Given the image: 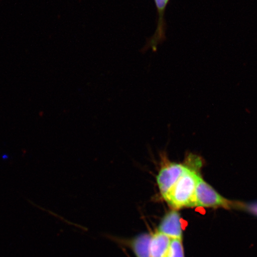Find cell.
<instances>
[{"instance_id": "6da1fadb", "label": "cell", "mask_w": 257, "mask_h": 257, "mask_svg": "<svg viewBox=\"0 0 257 257\" xmlns=\"http://www.w3.org/2000/svg\"><path fill=\"white\" fill-rule=\"evenodd\" d=\"M200 176L197 168L186 166L178 181L163 198L173 210L193 207L196 186Z\"/></svg>"}, {"instance_id": "7a4b0ae2", "label": "cell", "mask_w": 257, "mask_h": 257, "mask_svg": "<svg viewBox=\"0 0 257 257\" xmlns=\"http://www.w3.org/2000/svg\"><path fill=\"white\" fill-rule=\"evenodd\" d=\"M241 206L242 205L223 197L205 182L201 176L199 177L196 186L193 207L231 209Z\"/></svg>"}, {"instance_id": "3957f363", "label": "cell", "mask_w": 257, "mask_h": 257, "mask_svg": "<svg viewBox=\"0 0 257 257\" xmlns=\"http://www.w3.org/2000/svg\"><path fill=\"white\" fill-rule=\"evenodd\" d=\"M186 168V165L174 163H167L162 166L157 176V183L162 197L175 185Z\"/></svg>"}, {"instance_id": "277c9868", "label": "cell", "mask_w": 257, "mask_h": 257, "mask_svg": "<svg viewBox=\"0 0 257 257\" xmlns=\"http://www.w3.org/2000/svg\"><path fill=\"white\" fill-rule=\"evenodd\" d=\"M157 231L171 239H182V223L178 212L173 210L166 214L161 221Z\"/></svg>"}, {"instance_id": "5b68a950", "label": "cell", "mask_w": 257, "mask_h": 257, "mask_svg": "<svg viewBox=\"0 0 257 257\" xmlns=\"http://www.w3.org/2000/svg\"><path fill=\"white\" fill-rule=\"evenodd\" d=\"M171 239L157 231L151 237L150 251L151 257H166Z\"/></svg>"}, {"instance_id": "8992f818", "label": "cell", "mask_w": 257, "mask_h": 257, "mask_svg": "<svg viewBox=\"0 0 257 257\" xmlns=\"http://www.w3.org/2000/svg\"><path fill=\"white\" fill-rule=\"evenodd\" d=\"M169 0H155L157 12L159 13L158 25L155 34L147 44V47L155 50L159 44L165 39V28H164L163 15Z\"/></svg>"}, {"instance_id": "52a82bcc", "label": "cell", "mask_w": 257, "mask_h": 257, "mask_svg": "<svg viewBox=\"0 0 257 257\" xmlns=\"http://www.w3.org/2000/svg\"><path fill=\"white\" fill-rule=\"evenodd\" d=\"M152 234H142L134 239L131 247L137 257H151L150 245Z\"/></svg>"}, {"instance_id": "ba28073f", "label": "cell", "mask_w": 257, "mask_h": 257, "mask_svg": "<svg viewBox=\"0 0 257 257\" xmlns=\"http://www.w3.org/2000/svg\"><path fill=\"white\" fill-rule=\"evenodd\" d=\"M166 257H185L182 239H172Z\"/></svg>"}, {"instance_id": "9c48e42d", "label": "cell", "mask_w": 257, "mask_h": 257, "mask_svg": "<svg viewBox=\"0 0 257 257\" xmlns=\"http://www.w3.org/2000/svg\"><path fill=\"white\" fill-rule=\"evenodd\" d=\"M250 210H251L253 213L257 215V204L255 205H253V206L250 208Z\"/></svg>"}]
</instances>
